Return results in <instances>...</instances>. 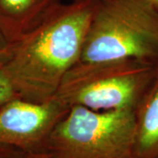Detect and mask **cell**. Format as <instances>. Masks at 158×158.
Wrapping results in <instances>:
<instances>
[{
	"mask_svg": "<svg viewBox=\"0 0 158 158\" xmlns=\"http://www.w3.org/2000/svg\"><path fill=\"white\" fill-rule=\"evenodd\" d=\"M96 0L59 3L10 45L0 62L19 98H53L65 75L78 62Z\"/></svg>",
	"mask_w": 158,
	"mask_h": 158,
	"instance_id": "6da1fadb",
	"label": "cell"
},
{
	"mask_svg": "<svg viewBox=\"0 0 158 158\" xmlns=\"http://www.w3.org/2000/svg\"><path fill=\"white\" fill-rule=\"evenodd\" d=\"M158 62V10L144 0H96L77 63Z\"/></svg>",
	"mask_w": 158,
	"mask_h": 158,
	"instance_id": "7a4b0ae2",
	"label": "cell"
},
{
	"mask_svg": "<svg viewBox=\"0 0 158 158\" xmlns=\"http://www.w3.org/2000/svg\"><path fill=\"white\" fill-rule=\"evenodd\" d=\"M134 109L106 112L72 106L30 158H133Z\"/></svg>",
	"mask_w": 158,
	"mask_h": 158,
	"instance_id": "3957f363",
	"label": "cell"
},
{
	"mask_svg": "<svg viewBox=\"0 0 158 158\" xmlns=\"http://www.w3.org/2000/svg\"><path fill=\"white\" fill-rule=\"evenodd\" d=\"M156 65L133 59L76 63L55 97L68 106L98 112L135 110L152 81Z\"/></svg>",
	"mask_w": 158,
	"mask_h": 158,
	"instance_id": "277c9868",
	"label": "cell"
},
{
	"mask_svg": "<svg viewBox=\"0 0 158 158\" xmlns=\"http://www.w3.org/2000/svg\"><path fill=\"white\" fill-rule=\"evenodd\" d=\"M69 106L54 97L43 103L15 98L0 110V145L34 152Z\"/></svg>",
	"mask_w": 158,
	"mask_h": 158,
	"instance_id": "5b68a950",
	"label": "cell"
},
{
	"mask_svg": "<svg viewBox=\"0 0 158 158\" xmlns=\"http://www.w3.org/2000/svg\"><path fill=\"white\" fill-rule=\"evenodd\" d=\"M135 143L133 158L158 156V62L148 89L135 109Z\"/></svg>",
	"mask_w": 158,
	"mask_h": 158,
	"instance_id": "8992f818",
	"label": "cell"
},
{
	"mask_svg": "<svg viewBox=\"0 0 158 158\" xmlns=\"http://www.w3.org/2000/svg\"><path fill=\"white\" fill-rule=\"evenodd\" d=\"M62 0H0V30L19 39Z\"/></svg>",
	"mask_w": 158,
	"mask_h": 158,
	"instance_id": "52a82bcc",
	"label": "cell"
},
{
	"mask_svg": "<svg viewBox=\"0 0 158 158\" xmlns=\"http://www.w3.org/2000/svg\"><path fill=\"white\" fill-rule=\"evenodd\" d=\"M18 98L17 91L11 80L0 68V106Z\"/></svg>",
	"mask_w": 158,
	"mask_h": 158,
	"instance_id": "ba28073f",
	"label": "cell"
},
{
	"mask_svg": "<svg viewBox=\"0 0 158 158\" xmlns=\"http://www.w3.org/2000/svg\"><path fill=\"white\" fill-rule=\"evenodd\" d=\"M10 45L8 44V42L6 40V37L5 36V34H3V32L0 30V57H4L7 54Z\"/></svg>",
	"mask_w": 158,
	"mask_h": 158,
	"instance_id": "9c48e42d",
	"label": "cell"
},
{
	"mask_svg": "<svg viewBox=\"0 0 158 158\" xmlns=\"http://www.w3.org/2000/svg\"><path fill=\"white\" fill-rule=\"evenodd\" d=\"M9 146H1L0 145V158H11L14 152H10Z\"/></svg>",
	"mask_w": 158,
	"mask_h": 158,
	"instance_id": "30bf717a",
	"label": "cell"
},
{
	"mask_svg": "<svg viewBox=\"0 0 158 158\" xmlns=\"http://www.w3.org/2000/svg\"><path fill=\"white\" fill-rule=\"evenodd\" d=\"M11 158H30L29 157L28 154L26 153L23 150H19V152H14L13 155L11 156Z\"/></svg>",
	"mask_w": 158,
	"mask_h": 158,
	"instance_id": "8fae6325",
	"label": "cell"
},
{
	"mask_svg": "<svg viewBox=\"0 0 158 158\" xmlns=\"http://www.w3.org/2000/svg\"><path fill=\"white\" fill-rule=\"evenodd\" d=\"M144 1L148 2V4H150L151 6H153L156 9L158 10V0H144Z\"/></svg>",
	"mask_w": 158,
	"mask_h": 158,
	"instance_id": "7c38bea8",
	"label": "cell"
},
{
	"mask_svg": "<svg viewBox=\"0 0 158 158\" xmlns=\"http://www.w3.org/2000/svg\"><path fill=\"white\" fill-rule=\"evenodd\" d=\"M70 1H84V0H70Z\"/></svg>",
	"mask_w": 158,
	"mask_h": 158,
	"instance_id": "4fadbf2b",
	"label": "cell"
},
{
	"mask_svg": "<svg viewBox=\"0 0 158 158\" xmlns=\"http://www.w3.org/2000/svg\"><path fill=\"white\" fill-rule=\"evenodd\" d=\"M154 158H158V156H156V157H154Z\"/></svg>",
	"mask_w": 158,
	"mask_h": 158,
	"instance_id": "5bb4252c",
	"label": "cell"
}]
</instances>
